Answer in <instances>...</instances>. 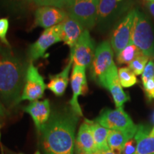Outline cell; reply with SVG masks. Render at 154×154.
<instances>
[{
  "label": "cell",
  "instance_id": "d4e9b609",
  "mask_svg": "<svg viewBox=\"0 0 154 154\" xmlns=\"http://www.w3.org/2000/svg\"><path fill=\"white\" fill-rule=\"evenodd\" d=\"M38 7H54L59 9L66 7V0H30Z\"/></svg>",
  "mask_w": 154,
  "mask_h": 154
},
{
  "label": "cell",
  "instance_id": "d590c367",
  "mask_svg": "<svg viewBox=\"0 0 154 154\" xmlns=\"http://www.w3.org/2000/svg\"><path fill=\"white\" fill-rule=\"evenodd\" d=\"M147 2H152V1H154V0H146Z\"/></svg>",
  "mask_w": 154,
  "mask_h": 154
},
{
  "label": "cell",
  "instance_id": "9c48e42d",
  "mask_svg": "<svg viewBox=\"0 0 154 154\" xmlns=\"http://www.w3.org/2000/svg\"><path fill=\"white\" fill-rule=\"evenodd\" d=\"M47 87L44 78L39 74L38 69L31 62L26 69L21 101L24 100L34 101L42 99Z\"/></svg>",
  "mask_w": 154,
  "mask_h": 154
},
{
  "label": "cell",
  "instance_id": "44dd1931",
  "mask_svg": "<svg viewBox=\"0 0 154 154\" xmlns=\"http://www.w3.org/2000/svg\"><path fill=\"white\" fill-rule=\"evenodd\" d=\"M134 135L120 131L109 130L107 142L109 149L112 151L122 152L125 144L128 140L134 138Z\"/></svg>",
  "mask_w": 154,
  "mask_h": 154
},
{
  "label": "cell",
  "instance_id": "2e32d148",
  "mask_svg": "<svg viewBox=\"0 0 154 154\" xmlns=\"http://www.w3.org/2000/svg\"><path fill=\"white\" fill-rule=\"evenodd\" d=\"M60 24L61 41L68 45L72 50L85 29L78 21L69 15Z\"/></svg>",
  "mask_w": 154,
  "mask_h": 154
},
{
  "label": "cell",
  "instance_id": "8d00e7d4",
  "mask_svg": "<svg viewBox=\"0 0 154 154\" xmlns=\"http://www.w3.org/2000/svg\"><path fill=\"white\" fill-rule=\"evenodd\" d=\"M19 154H23V153H19Z\"/></svg>",
  "mask_w": 154,
  "mask_h": 154
},
{
  "label": "cell",
  "instance_id": "4316f807",
  "mask_svg": "<svg viewBox=\"0 0 154 154\" xmlns=\"http://www.w3.org/2000/svg\"><path fill=\"white\" fill-rule=\"evenodd\" d=\"M4 5L7 6L9 9L11 10H17L22 9L31 3L30 0H3Z\"/></svg>",
  "mask_w": 154,
  "mask_h": 154
},
{
  "label": "cell",
  "instance_id": "9a60e30c",
  "mask_svg": "<svg viewBox=\"0 0 154 154\" xmlns=\"http://www.w3.org/2000/svg\"><path fill=\"white\" fill-rule=\"evenodd\" d=\"M77 154H95L96 149L90 121L86 119L81 125L75 141Z\"/></svg>",
  "mask_w": 154,
  "mask_h": 154
},
{
  "label": "cell",
  "instance_id": "52a82bcc",
  "mask_svg": "<svg viewBox=\"0 0 154 154\" xmlns=\"http://www.w3.org/2000/svg\"><path fill=\"white\" fill-rule=\"evenodd\" d=\"M131 0H99L96 24L107 27L131 7Z\"/></svg>",
  "mask_w": 154,
  "mask_h": 154
},
{
  "label": "cell",
  "instance_id": "277c9868",
  "mask_svg": "<svg viewBox=\"0 0 154 154\" xmlns=\"http://www.w3.org/2000/svg\"><path fill=\"white\" fill-rule=\"evenodd\" d=\"M96 123L109 130L120 131L133 135L136 134L138 126L134 124L124 109H106L96 119Z\"/></svg>",
  "mask_w": 154,
  "mask_h": 154
},
{
  "label": "cell",
  "instance_id": "30bf717a",
  "mask_svg": "<svg viewBox=\"0 0 154 154\" xmlns=\"http://www.w3.org/2000/svg\"><path fill=\"white\" fill-rule=\"evenodd\" d=\"M95 43L90 35L89 31L85 29L71 50L70 57L73 58L74 64L85 67L91 66L95 54Z\"/></svg>",
  "mask_w": 154,
  "mask_h": 154
},
{
  "label": "cell",
  "instance_id": "8fae6325",
  "mask_svg": "<svg viewBox=\"0 0 154 154\" xmlns=\"http://www.w3.org/2000/svg\"><path fill=\"white\" fill-rule=\"evenodd\" d=\"M61 41V24L46 29L39 38L30 46L28 55L31 61L43 57L46 51L54 44Z\"/></svg>",
  "mask_w": 154,
  "mask_h": 154
},
{
  "label": "cell",
  "instance_id": "e575fe53",
  "mask_svg": "<svg viewBox=\"0 0 154 154\" xmlns=\"http://www.w3.org/2000/svg\"><path fill=\"white\" fill-rule=\"evenodd\" d=\"M150 134H151V136H154V127L153 128V129L151 130V132H150Z\"/></svg>",
  "mask_w": 154,
  "mask_h": 154
},
{
  "label": "cell",
  "instance_id": "836d02e7",
  "mask_svg": "<svg viewBox=\"0 0 154 154\" xmlns=\"http://www.w3.org/2000/svg\"><path fill=\"white\" fill-rule=\"evenodd\" d=\"M73 2H74V0H66V8Z\"/></svg>",
  "mask_w": 154,
  "mask_h": 154
},
{
  "label": "cell",
  "instance_id": "ac0fdd59",
  "mask_svg": "<svg viewBox=\"0 0 154 154\" xmlns=\"http://www.w3.org/2000/svg\"><path fill=\"white\" fill-rule=\"evenodd\" d=\"M74 62L73 58L70 57L68 64L59 74L50 76V81L47 84V88L56 96H61L65 93L69 84V74Z\"/></svg>",
  "mask_w": 154,
  "mask_h": 154
},
{
  "label": "cell",
  "instance_id": "7c38bea8",
  "mask_svg": "<svg viewBox=\"0 0 154 154\" xmlns=\"http://www.w3.org/2000/svg\"><path fill=\"white\" fill-rule=\"evenodd\" d=\"M71 85L73 91V96L69 101L71 108L79 116H82V111L79 103L78 99L79 96L85 95L88 92L85 67L74 64L72 77H71Z\"/></svg>",
  "mask_w": 154,
  "mask_h": 154
},
{
  "label": "cell",
  "instance_id": "cb8c5ba5",
  "mask_svg": "<svg viewBox=\"0 0 154 154\" xmlns=\"http://www.w3.org/2000/svg\"><path fill=\"white\" fill-rule=\"evenodd\" d=\"M149 59L147 56L141 53L128 64V68L136 75L142 74Z\"/></svg>",
  "mask_w": 154,
  "mask_h": 154
},
{
  "label": "cell",
  "instance_id": "ba28073f",
  "mask_svg": "<svg viewBox=\"0 0 154 154\" xmlns=\"http://www.w3.org/2000/svg\"><path fill=\"white\" fill-rule=\"evenodd\" d=\"M136 10V9H130L113 29L111 45L116 56L130 44Z\"/></svg>",
  "mask_w": 154,
  "mask_h": 154
},
{
  "label": "cell",
  "instance_id": "484cf974",
  "mask_svg": "<svg viewBox=\"0 0 154 154\" xmlns=\"http://www.w3.org/2000/svg\"><path fill=\"white\" fill-rule=\"evenodd\" d=\"M9 28V22L7 18L0 19V40L7 47L10 48V44L7 38V34Z\"/></svg>",
  "mask_w": 154,
  "mask_h": 154
},
{
  "label": "cell",
  "instance_id": "4dcf8cb0",
  "mask_svg": "<svg viewBox=\"0 0 154 154\" xmlns=\"http://www.w3.org/2000/svg\"><path fill=\"white\" fill-rule=\"evenodd\" d=\"M146 7L150 14L154 18V2H147Z\"/></svg>",
  "mask_w": 154,
  "mask_h": 154
},
{
  "label": "cell",
  "instance_id": "5bb4252c",
  "mask_svg": "<svg viewBox=\"0 0 154 154\" xmlns=\"http://www.w3.org/2000/svg\"><path fill=\"white\" fill-rule=\"evenodd\" d=\"M25 112L29 113L33 119L36 130L41 133L44 126L48 122L51 116V108L49 101L44 99V101H32L24 109Z\"/></svg>",
  "mask_w": 154,
  "mask_h": 154
},
{
  "label": "cell",
  "instance_id": "7402d4cb",
  "mask_svg": "<svg viewBox=\"0 0 154 154\" xmlns=\"http://www.w3.org/2000/svg\"><path fill=\"white\" fill-rule=\"evenodd\" d=\"M142 52L133 44H129L117 55L116 61L119 64H129Z\"/></svg>",
  "mask_w": 154,
  "mask_h": 154
},
{
  "label": "cell",
  "instance_id": "1f68e13d",
  "mask_svg": "<svg viewBox=\"0 0 154 154\" xmlns=\"http://www.w3.org/2000/svg\"><path fill=\"white\" fill-rule=\"evenodd\" d=\"M99 154H123L122 152H119L116 151H112V150L109 149L108 151H106L104 152H102L101 153Z\"/></svg>",
  "mask_w": 154,
  "mask_h": 154
},
{
  "label": "cell",
  "instance_id": "d6986e66",
  "mask_svg": "<svg viewBox=\"0 0 154 154\" xmlns=\"http://www.w3.org/2000/svg\"><path fill=\"white\" fill-rule=\"evenodd\" d=\"M90 124L96 149V153H101L110 149L107 142L109 129L101 126L95 121H90Z\"/></svg>",
  "mask_w": 154,
  "mask_h": 154
},
{
  "label": "cell",
  "instance_id": "6da1fadb",
  "mask_svg": "<svg viewBox=\"0 0 154 154\" xmlns=\"http://www.w3.org/2000/svg\"><path fill=\"white\" fill-rule=\"evenodd\" d=\"M79 120L71 107L54 109L41 132L42 154H74Z\"/></svg>",
  "mask_w": 154,
  "mask_h": 154
},
{
  "label": "cell",
  "instance_id": "f546056e",
  "mask_svg": "<svg viewBox=\"0 0 154 154\" xmlns=\"http://www.w3.org/2000/svg\"><path fill=\"white\" fill-rule=\"evenodd\" d=\"M123 154H136V142L134 137L131 138L125 144L122 151Z\"/></svg>",
  "mask_w": 154,
  "mask_h": 154
},
{
  "label": "cell",
  "instance_id": "83f0119b",
  "mask_svg": "<svg viewBox=\"0 0 154 154\" xmlns=\"http://www.w3.org/2000/svg\"><path fill=\"white\" fill-rule=\"evenodd\" d=\"M154 77V60H151L148 62L147 64L144 69L143 73H142L141 80L143 82V84H145L146 82H148L151 79H153Z\"/></svg>",
  "mask_w": 154,
  "mask_h": 154
},
{
  "label": "cell",
  "instance_id": "f1b7e54d",
  "mask_svg": "<svg viewBox=\"0 0 154 154\" xmlns=\"http://www.w3.org/2000/svg\"><path fill=\"white\" fill-rule=\"evenodd\" d=\"M143 85V90L146 96L149 101L154 99V77L146 82Z\"/></svg>",
  "mask_w": 154,
  "mask_h": 154
},
{
  "label": "cell",
  "instance_id": "e0dca14e",
  "mask_svg": "<svg viewBox=\"0 0 154 154\" xmlns=\"http://www.w3.org/2000/svg\"><path fill=\"white\" fill-rule=\"evenodd\" d=\"M147 126L139 124L134 136L136 142V154H154V136Z\"/></svg>",
  "mask_w": 154,
  "mask_h": 154
},
{
  "label": "cell",
  "instance_id": "5b68a950",
  "mask_svg": "<svg viewBox=\"0 0 154 154\" xmlns=\"http://www.w3.org/2000/svg\"><path fill=\"white\" fill-rule=\"evenodd\" d=\"M116 66L113 61L112 47L109 41H104L96 47L95 54L90 66L91 79L97 83Z\"/></svg>",
  "mask_w": 154,
  "mask_h": 154
},
{
  "label": "cell",
  "instance_id": "3957f363",
  "mask_svg": "<svg viewBox=\"0 0 154 154\" xmlns=\"http://www.w3.org/2000/svg\"><path fill=\"white\" fill-rule=\"evenodd\" d=\"M131 44L136 46L140 51L154 60V28L151 20L138 9L133 25Z\"/></svg>",
  "mask_w": 154,
  "mask_h": 154
},
{
  "label": "cell",
  "instance_id": "603a6c76",
  "mask_svg": "<svg viewBox=\"0 0 154 154\" xmlns=\"http://www.w3.org/2000/svg\"><path fill=\"white\" fill-rule=\"evenodd\" d=\"M119 78L121 86L128 88L138 82L136 75L128 67H122L119 69Z\"/></svg>",
  "mask_w": 154,
  "mask_h": 154
},
{
  "label": "cell",
  "instance_id": "ffe728a7",
  "mask_svg": "<svg viewBox=\"0 0 154 154\" xmlns=\"http://www.w3.org/2000/svg\"><path fill=\"white\" fill-rule=\"evenodd\" d=\"M105 88H107L113 96L116 109H123V106L126 102L130 100L129 96L123 90L119 76H116L111 79L105 86Z\"/></svg>",
  "mask_w": 154,
  "mask_h": 154
},
{
  "label": "cell",
  "instance_id": "7a4b0ae2",
  "mask_svg": "<svg viewBox=\"0 0 154 154\" xmlns=\"http://www.w3.org/2000/svg\"><path fill=\"white\" fill-rule=\"evenodd\" d=\"M26 69L9 47L0 46V99L7 108L19 104L24 86Z\"/></svg>",
  "mask_w": 154,
  "mask_h": 154
},
{
  "label": "cell",
  "instance_id": "d6a6232c",
  "mask_svg": "<svg viewBox=\"0 0 154 154\" xmlns=\"http://www.w3.org/2000/svg\"><path fill=\"white\" fill-rule=\"evenodd\" d=\"M5 109L4 107V105L0 101V116H4L5 115Z\"/></svg>",
  "mask_w": 154,
  "mask_h": 154
},
{
  "label": "cell",
  "instance_id": "8992f818",
  "mask_svg": "<svg viewBox=\"0 0 154 154\" xmlns=\"http://www.w3.org/2000/svg\"><path fill=\"white\" fill-rule=\"evenodd\" d=\"M98 4L99 0H74L67 7V14L85 29H91L96 24Z\"/></svg>",
  "mask_w": 154,
  "mask_h": 154
},
{
  "label": "cell",
  "instance_id": "4fadbf2b",
  "mask_svg": "<svg viewBox=\"0 0 154 154\" xmlns=\"http://www.w3.org/2000/svg\"><path fill=\"white\" fill-rule=\"evenodd\" d=\"M68 14L63 9L54 7H40L35 11V23L38 26L48 29L61 24Z\"/></svg>",
  "mask_w": 154,
  "mask_h": 154
}]
</instances>
